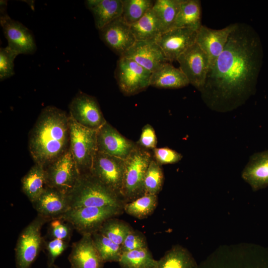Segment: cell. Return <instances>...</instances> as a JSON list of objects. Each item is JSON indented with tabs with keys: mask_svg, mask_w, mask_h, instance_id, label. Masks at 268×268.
I'll list each match as a JSON object with an SVG mask.
<instances>
[{
	"mask_svg": "<svg viewBox=\"0 0 268 268\" xmlns=\"http://www.w3.org/2000/svg\"><path fill=\"white\" fill-rule=\"evenodd\" d=\"M262 43L257 32L245 23H235L225 47L208 72L201 97L211 109L232 110L256 90L263 62Z\"/></svg>",
	"mask_w": 268,
	"mask_h": 268,
	"instance_id": "obj_1",
	"label": "cell"
},
{
	"mask_svg": "<svg viewBox=\"0 0 268 268\" xmlns=\"http://www.w3.org/2000/svg\"><path fill=\"white\" fill-rule=\"evenodd\" d=\"M69 119L65 111L55 106L42 110L29 136V149L35 163L45 168L69 149Z\"/></svg>",
	"mask_w": 268,
	"mask_h": 268,
	"instance_id": "obj_2",
	"label": "cell"
},
{
	"mask_svg": "<svg viewBox=\"0 0 268 268\" xmlns=\"http://www.w3.org/2000/svg\"><path fill=\"white\" fill-rule=\"evenodd\" d=\"M70 208L113 206L123 207L126 203L90 173L80 175L75 187L67 195Z\"/></svg>",
	"mask_w": 268,
	"mask_h": 268,
	"instance_id": "obj_3",
	"label": "cell"
},
{
	"mask_svg": "<svg viewBox=\"0 0 268 268\" xmlns=\"http://www.w3.org/2000/svg\"><path fill=\"white\" fill-rule=\"evenodd\" d=\"M152 158L149 150L137 145L125 159L121 196L126 203L145 194L144 177Z\"/></svg>",
	"mask_w": 268,
	"mask_h": 268,
	"instance_id": "obj_4",
	"label": "cell"
},
{
	"mask_svg": "<svg viewBox=\"0 0 268 268\" xmlns=\"http://www.w3.org/2000/svg\"><path fill=\"white\" fill-rule=\"evenodd\" d=\"M69 117V150L80 175L89 173L98 151L97 130L84 127Z\"/></svg>",
	"mask_w": 268,
	"mask_h": 268,
	"instance_id": "obj_5",
	"label": "cell"
},
{
	"mask_svg": "<svg viewBox=\"0 0 268 268\" xmlns=\"http://www.w3.org/2000/svg\"><path fill=\"white\" fill-rule=\"evenodd\" d=\"M124 208L113 206L71 208L58 218L69 222L81 235L99 231L108 219L122 214Z\"/></svg>",
	"mask_w": 268,
	"mask_h": 268,
	"instance_id": "obj_6",
	"label": "cell"
},
{
	"mask_svg": "<svg viewBox=\"0 0 268 268\" xmlns=\"http://www.w3.org/2000/svg\"><path fill=\"white\" fill-rule=\"evenodd\" d=\"M50 221L38 214L21 231L15 248L17 268H30L36 260L44 244L41 229L46 222Z\"/></svg>",
	"mask_w": 268,
	"mask_h": 268,
	"instance_id": "obj_7",
	"label": "cell"
},
{
	"mask_svg": "<svg viewBox=\"0 0 268 268\" xmlns=\"http://www.w3.org/2000/svg\"><path fill=\"white\" fill-rule=\"evenodd\" d=\"M45 168L47 186L67 195L74 188L80 176L69 148Z\"/></svg>",
	"mask_w": 268,
	"mask_h": 268,
	"instance_id": "obj_8",
	"label": "cell"
},
{
	"mask_svg": "<svg viewBox=\"0 0 268 268\" xmlns=\"http://www.w3.org/2000/svg\"><path fill=\"white\" fill-rule=\"evenodd\" d=\"M152 72L135 61L120 57L115 77L121 91L125 95L137 94L150 86Z\"/></svg>",
	"mask_w": 268,
	"mask_h": 268,
	"instance_id": "obj_9",
	"label": "cell"
},
{
	"mask_svg": "<svg viewBox=\"0 0 268 268\" xmlns=\"http://www.w3.org/2000/svg\"><path fill=\"white\" fill-rule=\"evenodd\" d=\"M124 167V159L97 151L89 173L122 198Z\"/></svg>",
	"mask_w": 268,
	"mask_h": 268,
	"instance_id": "obj_10",
	"label": "cell"
},
{
	"mask_svg": "<svg viewBox=\"0 0 268 268\" xmlns=\"http://www.w3.org/2000/svg\"><path fill=\"white\" fill-rule=\"evenodd\" d=\"M6 3L5 1H0V23L8 46L18 55L34 53L36 45L32 33L21 23L8 15Z\"/></svg>",
	"mask_w": 268,
	"mask_h": 268,
	"instance_id": "obj_11",
	"label": "cell"
},
{
	"mask_svg": "<svg viewBox=\"0 0 268 268\" xmlns=\"http://www.w3.org/2000/svg\"><path fill=\"white\" fill-rule=\"evenodd\" d=\"M177 61L189 83L201 92L210 68L207 55L196 43L182 53Z\"/></svg>",
	"mask_w": 268,
	"mask_h": 268,
	"instance_id": "obj_12",
	"label": "cell"
},
{
	"mask_svg": "<svg viewBox=\"0 0 268 268\" xmlns=\"http://www.w3.org/2000/svg\"><path fill=\"white\" fill-rule=\"evenodd\" d=\"M69 116L77 124L98 130L107 121L96 98L82 92H78L69 105Z\"/></svg>",
	"mask_w": 268,
	"mask_h": 268,
	"instance_id": "obj_13",
	"label": "cell"
},
{
	"mask_svg": "<svg viewBox=\"0 0 268 268\" xmlns=\"http://www.w3.org/2000/svg\"><path fill=\"white\" fill-rule=\"evenodd\" d=\"M198 30L191 28H174L160 34L155 42L168 61L173 62L196 43Z\"/></svg>",
	"mask_w": 268,
	"mask_h": 268,
	"instance_id": "obj_14",
	"label": "cell"
},
{
	"mask_svg": "<svg viewBox=\"0 0 268 268\" xmlns=\"http://www.w3.org/2000/svg\"><path fill=\"white\" fill-rule=\"evenodd\" d=\"M136 145L107 122L97 130L98 152L125 160Z\"/></svg>",
	"mask_w": 268,
	"mask_h": 268,
	"instance_id": "obj_15",
	"label": "cell"
},
{
	"mask_svg": "<svg viewBox=\"0 0 268 268\" xmlns=\"http://www.w3.org/2000/svg\"><path fill=\"white\" fill-rule=\"evenodd\" d=\"M99 31L102 41L120 57L136 41L132 32L131 26L121 16L114 20Z\"/></svg>",
	"mask_w": 268,
	"mask_h": 268,
	"instance_id": "obj_16",
	"label": "cell"
},
{
	"mask_svg": "<svg viewBox=\"0 0 268 268\" xmlns=\"http://www.w3.org/2000/svg\"><path fill=\"white\" fill-rule=\"evenodd\" d=\"M235 26L233 23L222 29H213L201 25L198 29L196 43L207 55L210 67L224 50Z\"/></svg>",
	"mask_w": 268,
	"mask_h": 268,
	"instance_id": "obj_17",
	"label": "cell"
},
{
	"mask_svg": "<svg viewBox=\"0 0 268 268\" xmlns=\"http://www.w3.org/2000/svg\"><path fill=\"white\" fill-rule=\"evenodd\" d=\"M121 57L135 61L152 73L169 62L155 42L136 41Z\"/></svg>",
	"mask_w": 268,
	"mask_h": 268,
	"instance_id": "obj_18",
	"label": "cell"
},
{
	"mask_svg": "<svg viewBox=\"0 0 268 268\" xmlns=\"http://www.w3.org/2000/svg\"><path fill=\"white\" fill-rule=\"evenodd\" d=\"M68 259L70 268H103L104 264L90 234L72 243Z\"/></svg>",
	"mask_w": 268,
	"mask_h": 268,
	"instance_id": "obj_19",
	"label": "cell"
},
{
	"mask_svg": "<svg viewBox=\"0 0 268 268\" xmlns=\"http://www.w3.org/2000/svg\"><path fill=\"white\" fill-rule=\"evenodd\" d=\"M32 203L38 214L51 220L58 218L70 208L67 195L47 186L40 197Z\"/></svg>",
	"mask_w": 268,
	"mask_h": 268,
	"instance_id": "obj_20",
	"label": "cell"
},
{
	"mask_svg": "<svg viewBox=\"0 0 268 268\" xmlns=\"http://www.w3.org/2000/svg\"><path fill=\"white\" fill-rule=\"evenodd\" d=\"M242 177L253 191L268 186V150L255 153L250 157Z\"/></svg>",
	"mask_w": 268,
	"mask_h": 268,
	"instance_id": "obj_21",
	"label": "cell"
},
{
	"mask_svg": "<svg viewBox=\"0 0 268 268\" xmlns=\"http://www.w3.org/2000/svg\"><path fill=\"white\" fill-rule=\"evenodd\" d=\"M86 7L92 13L96 28L100 30L114 20L121 16L122 0H87Z\"/></svg>",
	"mask_w": 268,
	"mask_h": 268,
	"instance_id": "obj_22",
	"label": "cell"
},
{
	"mask_svg": "<svg viewBox=\"0 0 268 268\" xmlns=\"http://www.w3.org/2000/svg\"><path fill=\"white\" fill-rule=\"evenodd\" d=\"M189 84L181 69L168 62L152 73L150 86L159 88L177 89L187 86Z\"/></svg>",
	"mask_w": 268,
	"mask_h": 268,
	"instance_id": "obj_23",
	"label": "cell"
},
{
	"mask_svg": "<svg viewBox=\"0 0 268 268\" xmlns=\"http://www.w3.org/2000/svg\"><path fill=\"white\" fill-rule=\"evenodd\" d=\"M22 191L31 203L35 201L46 188V176L45 167L35 164L21 179Z\"/></svg>",
	"mask_w": 268,
	"mask_h": 268,
	"instance_id": "obj_24",
	"label": "cell"
},
{
	"mask_svg": "<svg viewBox=\"0 0 268 268\" xmlns=\"http://www.w3.org/2000/svg\"><path fill=\"white\" fill-rule=\"evenodd\" d=\"M131 29L136 41L155 42L162 33L159 21L152 8L131 25Z\"/></svg>",
	"mask_w": 268,
	"mask_h": 268,
	"instance_id": "obj_25",
	"label": "cell"
},
{
	"mask_svg": "<svg viewBox=\"0 0 268 268\" xmlns=\"http://www.w3.org/2000/svg\"><path fill=\"white\" fill-rule=\"evenodd\" d=\"M201 24V3L199 0H182L173 28L198 30Z\"/></svg>",
	"mask_w": 268,
	"mask_h": 268,
	"instance_id": "obj_26",
	"label": "cell"
},
{
	"mask_svg": "<svg viewBox=\"0 0 268 268\" xmlns=\"http://www.w3.org/2000/svg\"><path fill=\"white\" fill-rule=\"evenodd\" d=\"M182 0H157L152 9L158 18L161 33L172 29Z\"/></svg>",
	"mask_w": 268,
	"mask_h": 268,
	"instance_id": "obj_27",
	"label": "cell"
},
{
	"mask_svg": "<svg viewBox=\"0 0 268 268\" xmlns=\"http://www.w3.org/2000/svg\"><path fill=\"white\" fill-rule=\"evenodd\" d=\"M118 263L122 268H156L158 260L145 248L123 253Z\"/></svg>",
	"mask_w": 268,
	"mask_h": 268,
	"instance_id": "obj_28",
	"label": "cell"
},
{
	"mask_svg": "<svg viewBox=\"0 0 268 268\" xmlns=\"http://www.w3.org/2000/svg\"><path fill=\"white\" fill-rule=\"evenodd\" d=\"M193 266V260L188 251L176 245L158 260L156 268H192Z\"/></svg>",
	"mask_w": 268,
	"mask_h": 268,
	"instance_id": "obj_29",
	"label": "cell"
},
{
	"mask_svg": "<svg viewBox=\"0 0 268 268\" xmlns=\"http://www.w3.org/2000/svg\"><path fill=\"white\" fill-rule=\"evenodd\" d=\"M157 201V195L145 194L131 201L126 202L124 210L129 215L136 218L143 219L154 211Z\"/></svg>",
	"mask_w": 268,
	"mask_h": 268,
	"instance_id": "obj_30",
	"label": "cell"
},
{
	"mask_svg": "<svg viewBox=\"0 0 268 268\" xmlns=\"http://www.w3.org/2000/svg\"><path fill=\"white\" fill-rule=\"evenodd\" d=\"M92 237L94 245L104 263L119 262L122 254L121 245L99 232L93 233Z\"/></svg>",
	"mask_w": 268,
	"mask_h": 268,
	"instance_id": "obj_31",
	"label": "cell"
},
{
	"mask_svg": "<svg viewBox=\"0 0 268 268\" xmlns=\"http://www.w3.org/2000/svg\"><path fill=\"white\" fill-rule=\"evenodd\" d=\"M121 17L130 26L141 18L153 7L150 0H122Z\"/></svg>",
	"mask_w": 268,
	"mask_h": 268,
	"instance_id": "obj_32",
	"label": "cell"
},
{
	"mask_svg": "<svg viewBox=\"0 0 268 268\" xmlns=\"http://www.w3.org/2000/svg\"><path fill=\"white\" fill-rule=\"evenodd\" d=\"M132 229V227L126 222L113 217L106 220L98 232L121 245Z\"/></svg>",
	"mask_w": 268,
	"mask_h": 268,
	"instance_id": "obj_33",
	"label": "cell"
},
{
	"mask_svg": "<svg viewBox=\"0 0 268 268\" xmlns=\"http://www.w3.org/2000/svg\"><path fill=\"white\" fill-rule=\"evenodd\" d=\"M163 181L164 174L162 166L152 158L144 177L145 194L157 195L162 189Z\"/></svg>",
	"mask_w": 268,
	"mask_h": 268,
	"instance_id": "obj_34",
	"label": "cell"
},
{
	"mask_svg": "<svg viewBox=\"0 0 268 268\" xmlns=\"http://www.w3.org/2000/svg\"><path fill=\"white\" fill-rule=\"evenodd\" d=\"M50 222L47 232L50 239H57L69 242L74 229L71 224L61 218H55Z\"/></svg>",
	"mask_w": 268,
	"mask_h": 268,
	"instance_id": "obj_35",
	"label": "cell"
},
{
	"mask_svg": "<svg viewBox=\"0 0 268 268\" xmlns=\"http://www.w3.org/2000/svg\"><path fill=\"white\" fill-rule=\"evenodd\" d=\"M18 54L8 46L0 48V80L10 77L14 74V61Z\"/></svg>",
	"mask_w": 268,
	"mask_h": 268,
	"instance_id": "obj_36",
	"label": "cell"
},
{
	"mask_svg": "<svg viewBox=\"0 0 268 268\" xmlns=\"http://www.w3.org/2000/svg\"><path fill=\"white\" fill-rule=\"evenodd\" d=\"M69 242L60 239H51L44 241V247L47 254V268H53L56 259L68 247Z\"/></svg>",
	"mask_w": 268,
	"mask_h": 268,
	"instance_id": "obj_37",
	"label": "cell"
},
{
	"mask_svg": "<svg viewBox=\"0 0 268 268\" xmlns=\"http://www.w3.org/2000/svg\"><path fill=\"white\" fill-rule=\"evenodd\" d=\"M121 247L122 253L147 248L146 237L141 232L133 229L127 235Z\"/></svg>",
	"mask_w": 268,
	"mask_h": 268,
	"instance_id": "obj_38",
	"label": "cell"
},
{
	"mask_svg": "<svg viewBox=\"0 0 268 268\" xmlns=\"http://www.w3.org/2000/svg\"><path fill=\"white\" fill-rule=\"evenodd\" d=\"M153 158L160 165L175 164L183 158L182 155L170 148H155L152 150Z\"/></svg>",
	"mask_w": 268,
	"mask_h": 268,
	"instance_id": "obj_39",
	"label": "cell"
},
{
	"mask_svg": "<svg viewBox=\"0 0 268 268\" xmlns=\"http://www.w3.org/2000/svg\"><path fill=\"white\" fill-rule=\"evenodd\" d=\"M136 144L140 147L148 150H153L156 148L157 136L154 128L150 124H146L142 128Z\"/></svg>",
	"mask_w": 268,
	"mask_h": 268,
	"instance_id": "obj_40",
	"label": "cell"
},
{
	"mask_svg": "<svg viewBox=\"0 0 268 268\" xmlns=\"http://www.w3.org/2000/svg\"><path fill=\"white\" fill-rule=\"evenodd\" d=\"M53 268H59L57 266L54 265Z\"/></svg>",
	"mask_w": 268,
	"mask_h": 268,
	"instance_id": "obj_41",
	"label": "cell"
}]
</instances>
